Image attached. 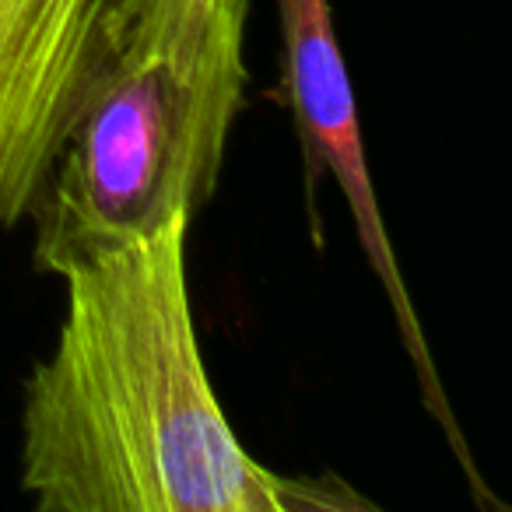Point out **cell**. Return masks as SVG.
<instances>
[{"instance_id": "6da1fadb", "label": "cell", "mask_w": 512, "mask_h": 512, "mask_svg": "<svg viewBox=\"0 0 512 512\" xmlns=\"http://www.w3.org/2000/svg\"><path fill=\"white\" fill-rule=\"evenodd\" d=\"M186 228L71 267L53 351L22 407V491L39 512H348L341 477H281L235 439L186 292Z\"/></svg>"}, {"instance_id": "7a4b0ae2", "label": "cell", "mask_w": 512, "mask_h": 512, "mask_svg": "<svg viewBox=\"0 0 512 512\" xmlns=\"http://www.w3.org/2000/svg\"><path fill=\"white\" fill-rule=\"evenodd\" d=\"M246 18L249 0H214L190 57L109 50L32 211L39 271L60 278L204 211L246 95Z\"/></svg>"}, {"instance_id": "3957f363", "label": "cell", "mask_w": 512, "mask_h": 512, "mask_svg": "<svg viewBox=\"0 0 512 512\" xmlns=\"http://www.w3.org/2000/svg\"><path fill=\"white\" fill-rule=\"evenodd\" d=\"M274 4H278L281 50H285L281 74H285L288 106L295 113V130L302 137V158H306L309 207L316 200L320 176L330 172L351 207L365 260H369L372 274L379 278V285H383L386 299L393 306L400 344H404L407 358L414 362L428 414L439 421L442 435L453 446L460 470L467 474V484L474 491V502L481 509L505 512V505L491 495L474 456H470V446L460 432V421H456L446 390H442V379L439 369H435L428 337L421 330L418 309H414L407 281L400 274V260L390 246V235H386V221L383 211H379L372 172L369 162H365V144H362V127H358V106H355V92H351L348 64H344L341 46H337L330 0H274Z\"/></svg>"}, {"instance_id": "277c9868", "label": "cell", "mask_w": 512, "mask_h": 512, "mask_svg": "<svg viewBox=\"0 0 512 512\" xmlns=\"http://www.w3.org/2000/svg\"><path fill=\"white\" fill-rule=\"evenodd\" d=\"M113 0H0V228L32 218L88 85Z\"/></svg>"}, {"instance_id": "5b68a950", "label": "cell", "mask_w": 512, "mask_h": 512, "mask_svg": "<svg viewBox=\"0 0 512 512\" xmlns=\"http://www.w3.org/2000/svg\"><path fill=\"white\" fill-rule=\"evenodd\" d=\"M214 0H113V50H162L190 57L200 46Z\"/></svg>"}]
</instances>
